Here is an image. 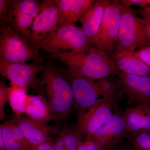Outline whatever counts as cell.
I'll use <instances>...</instances> for the list:
<instances>
[{
	"label": "cell",
	"instance_id": "obj_1",
	"mask_svg": "<svg viewBox=\"0 0 150 150\" xmlns=\"http://www.w3.org/2000/svg\"><path fill=\"white\" fill-rule=\"evenodd\" d=\"M51 55L66 65L68 74L72 76L99 80L119 72L110 56L96 46L76 54L60 52Z\"/></svg>",
	"mask_w": 150,
	"mask_h": 150
},
{
	"label": "cell",
	"instance_id": "obj_2",
	"mask_svg": "<svg viewBox=\"0 0 150 150\" xmlns=\"http://www.w3.org/2000/svg\"><path fill=\"white\" fill-rule=\"evenodd\" d=\"M55 120L68 117L74 100L70 83L55 67H46L39 81Z\"/></svg>",
	"mask_w": 150,
	"mask_h": 150
},
{
	"label": "cell",
	"instance_id": "obj_3",
	"mask_svg": "<svg viewBox=\"0 0 150 150\" xmlns=\"http://www.w3.org/2000/svg\"><path fill=\"white\" fill-rule=\"evenodd\" d=\"M120 9V26L114 48L134 52L137 48L150 46L144 19L139 17L131 7L121 3Z\"/></svg>",
	"mask_w": 150,
	"mask_h": 150
},
{
	"label": "cell",
	"instance_id": "obj_4",
	"mask_svg": "<svg viewBox=\"0 0 150 150\" xmlns=\"http://www.w3.org/2000/svg\"><path fill=\"white\" fill-rule=\"evenodd\" d=\"M91 47L81 27L69 24L57 26L40 49L51 55L60 52L68 53V51L69 54H74Z\"/></svg>",
	"mask_w": 150,
	"mask_h": 150
},
{
	"label": "cell",
	"instance_id": "obj_5",
	"mask_svg": "<svg viewBox=\"0 0 150 150\" xmlns=\"http://www.w3.org/2000/svg\"><path fill=\"white\" fill-rule=\"evenodd\" d=\"M1 59L12 63L32 61L39 64L42 62L38 49L30 46L12 28L7 24L1 25Z\"/></svg>",
	"mask_w": 150,
	"mask_h": 150
},
{
	"label": "cell",
	"instance_id": "obj_6",
	"mask_svg": "<svg viewBox=\"0 0 150 150\" xmlns=\"http://www.w3.org/2000/svg\"><path fill=\"white\" fill-rule=\"evenodd\" d=\"M121 91L115 95L100 98L78 121L76 129L86 139L95 133L112 115V110L123 97Z\"/></svg>",
	"mask_w": 150,
	"mask_h": 150
},
{
	"label": "cell",
	"instance_id": "obj_7",
	"mask_svg": "<svg viewBox=\"0 0 150 150\" xmlns=\"http://www.w3.org/2000/svg\"><path fill=\"white\" fill-rule=\"evenodd\" d=\"M121 16L119 1H109L105 9L95 43L100 51L109 56L118 38Z\"/></svg>",
	"mask_w": 150,
	"mask_h": 150
},
{
	"label": "cell",
	"instance_id": "obj_8",
	"mask_svg": "<svg viewBox=\"0 0 150 150\" xmlns=\"http://www.w3.org/2000/svg\"><path fill=\"white\" fill-rule=\"evenodd\" d=\"M40 10V3L38 1L12 0L5 24L28 42L33 23Z\"/></svg>",
	"mask_w": 150,
	"mask_h": 150
},
{
	"label": "cell",
	"instance_id": "obj_9",
	"mask_svg": "<svg viewBox=\"0 0 150 150\" xmlns=\"http://www.w3.org/2000/svg\"><path fill=\"white\" fill-rule=\"evenodd\" d=\"M59 22L58 10L53 0L40 2V10L33 23L29 44L40 49V46L52 33Z\"/></svg>",
	"mask_w": 150,
	"mask_h": 150
},
{
	"label": "cell",
	"instance_id": "obj_10",
	"mask_svg": "<svg viewBox=\"0 0 150 150\" xmlns=\"http://www.w3.org/2000/svg\"><path fill=\"white\" fill-rule=\"evenodd\" d=\"M45 66L35 64L12 63L0 59V74L7 79L11 84L28 90L30 87L38 83V75L43 72Z\"/></svg>",
	"mask_w": 150,
	"mask_h": 150
},
{
	"label": "cell",
	"instance_id": "obj_11",
	"mask_svg": "<svg viewBox=\"0 0 150 150\" xmlns=\"http://www.w3.org/2000/svg\"><path fill=\"white\" fill-rule=\"evenodd\" d=\"M69 75L74 100L78 111V121L96 103L100 96L96 81L82 76Z\"/></svg>",
	"mask_w": 150,
	"mask_h": 150
},
{
	"label": "cell",
	"instance_id": "obj_12",
	"mask_svg": "<svg viewBox=\"0 0 150 150\" xmlns=\"http://www.w3.org/2000/svg\"><path fill=\"white\" fill-rule=\"evenodd\" d=\"M121 92L129 98V103L139 105L150 103V76H142L119 72L117 75Z\"/></svg>",
	"mask_w": 150,
	"mask_h": 150
},
{
	"label": "cell",
	"instance_id": "obj_13",
	"mask_svg": "<svg viewBox=\"0 0 150 150\" xmlns=\"http://www.w3.org/2000/svg\"><path fill=\"white\" fill-rule=\"evenodd\" d=\"M127 133L123 113L113 112L112 115L90 138L101 150L110 147L119 142Z\"/></svg>",
	"mask_w": 150,
	"mask_h": 150
},
{
	"label": "cell",
	"instance_id": "obj_14",
	"mask_svg": "<svg viewBox=\"0 0 150 150\" xmlns=\"http://www.w3.org/2000/svg\"><path fill=\"white\" fill-rule=\"evenodd\" d=\"M12 119L21 129L24 136L31 145H37L52 143L51 138L53 134L59 133V130L52 126L34 120L28 116L14 115Z\"/></svg>",
	"mask_w": 150,
	"mask_h": 150
},
{
	"label": "cell",
	"instance_id": "obj_15",
	"mask_svg": "<svg viewBox=\"0 0 150 150\" xmlns=\"http://www.w3.org/2000/svg\"><path fill=\"white\" fill-rule=\"evenodd\" d=\"M110 59L119 72L142 76H150V68L135 54V52L113 48Z\"/></svg>",
	"mask_w": 150,
	"mask_h": 150
},
{
	"label": "cell",
	"instance_id": "obj_16",
	"mask_svg": "<svg viewBox=\"0 0 150 150\" xmlns=\"http://www.w3.org/2000/svg\"><path fill=\"white\" fill-rule=\"evenodd\" d=\"M108 0H98L84 13L79 22L91 46H95L96 40L105 9Z\"/></svg>",
	"mask_w": 150,
	"mask_h": 150
},
{
	"label": "cell",
	"instance_id": "obj_17",
	"mask_svg": "<svg viewBox=\"0 0 150 150\" xmlns=\"http://www.w3.org/2000/svg\"><path fill=\"white\" fill-rule=\"evenodd\" d=\"M59 16L58 26L75 24L95 0H53Z\"/></svg>",
	"mask_w": 150,
	"mask_h": 150
},
{
	"label": "cell",
	"instance_id": "obj_18",
	"mask_svg": "<svg viewBox=\"0 0 150 150\" xmlns=\"http://www.w3.org/2000/svg\"><path fill=\"white\" fill-rule=\"evenodd\" d=\"M127 133L150 131V103L128 108L123 112Z\"/></svg>",
	"mask_w": 150,
	"mask_h": 150
},
{
	"label": "cell",
	"instance_id": "obj_19",
	"mask_svg": "<svg viewBox=\"0 0 150 150\" xmlns=\"http://www.w3.org/2000/svg\"><path fill=\"white\" fill-rule=\"evenodd\" d=\"M25 108L27 116L41 123H46L51 120H55L47 100L42 96L27 94Z\"/></svg>",
	"mask_w": 150,
	"mask_h": 150
},
{
	"label": "cell",
	"instance_id": "obj_20",
	"mask_svg": "<svg viewBox=\"0 0 150 150\" xmlns=\"http://www.w3.org/2000/svg\"><path fill=\"white\" fill-rule=\"evenodd\" d=\"M58 134L52 142L55 150H78L82 136L76 129L65 126Z\"/></svg>",
	"mask_w": 150,
	"mask_h": 150
},
{
	"label": "cell",
	"instance_id": "obj_21",
	"mask_svg": "<svg viewBox=\"0 0 150 150\" xmlns=\"http://www.w3.org/2000/svg\"><path fill=\"white\" fill-rule=\"evenodd\" d=\"M27 95L26 90L11 84L8 90V102L16 116H21L25 113V103Z\"/></svg>",
	"mask_w": 150,
	"mask_h": 150
},
{
	"label": "cell",
	"instance_id": "obj_22",
	"mask_svg": "<svg viewBox=\"0 0 150 150\" xmlns=\"http://www.w3.org/2000/svg\"><path fill=\"white\" fill-rule=\"evenodd\" d=\"M113 76L96 81L100 93L103 98L115 95L121 91V85L119 79L118 77L117 79H114L112 77Z\"/></svg>",
	"mask_w": 150,
	"mask_h": 150
},
{
	"label": "cell",
	"instance_id": "obj_23",
	"mask_svg": "<svg viewBox=\"0 0 150 150\" xmlns=\"http://www.w3.org/2000/svg\"><path fill=\"white\" fill-rule=\"evenodd\" d=\"M0 130L4 136L6 150H24L14 137L8 121L1 124Z\"/></svg>",
	"mask_w": 150,
	"mask_h": 150
},
{
	"label": "cell",
	"instance_id": "obj_24",
	"mask_svg": "<svg viewBox=\"0 0 150 150\" xmlns=\"http://www.w3.org/2000/svg\"><path fill=\"white\" fill-rule=\"evenodd\" d=\"M132 143L137 150H150V131H142L133 135Z\"/></svg>",
	"mask_w": 150,
	"mask_h": 150
},
{
	"label": "cell",
	"instance_id": "obj_25",
	"mask_svg": "<svg viewBox=\"0 0 150 150\" xmlns=\"http://www.w3.org/2000/svg\"><path fill=\"white\" fill-rule=\"evenodd\" d=\"M8 121L15 139L21 145L24 150H27L31 144L26 139L21 129L14 121L12 119Z\"/></svg>",
	"mask_w": 150,
	"mask_h": 150
},
{
	"label": "cell",
	"instance_id": "obj_26",
	"mask_svg": "<svg viewBox=\"0 0 150 150\" xmlns=\"http://www.w3.org/2000/svg\"><path fill=\"white\" fill-rule=\"evenodd\" d=\"M9 88L4 81L0 83V120H4L5 117V108L6 104L8 102Z\"/></svg>",
	"mask_w": 150,
	"mask_h": 150
},
{
	"label": "cell",
	"instance_id": "obj_27",
	"mask_svg": "<svg viewBox=\"0 0 150 150\" xmlns=\"http://www.w3.org/2000/svg\"><path fill=\"white\" fill-rule=\"evenodd\" d=\"M136 56L150 68V46H145L135 52Z\"/></svg>",
	"mask_w": 150,
	"mask_h": 150
},
{
	"label": "cell",
	"instance_id": "obj_28",
	"mask_svg": "<svg viewBox=\"0 0 150 150\" xmlns=\"http://www.w3.org/2000/svg\"><path fill=\"white\" fill-rule=\"evenodd\" d=\"M12 0H0V21L1 25L5 24L10 7Z\"/></svg>",
	"mask_w": 150,
	"mask_h": 150
},
{
	"label": "cell",
	"instance_id": "obj_29",
	"mask_svg": "<svg viewBox=\"0 0 150 150\" xmlns=\"http://www.w3.org/2000/svg\"><path fill=\"white\" fill-rule=\"evenodd\" d=\"M78 150H101L99 147L89 139H86L82 141L79 146Z\"/></svg>",
	"mask_w": 150,
	"mask_h": 150
},
{
	"label": "cell",
	"instance_id": "obj_30",
	"mask_svg": "<svg viewBox=\"0 0 150 150\" xmlns=\"http://www.w3.org/2000/svg\"><path fill=\"white\" fill-rule=\"evenodd\" d=\"M137 13L142 16L144 19L146 23V28L147 31L148 36L149 40L150 46V14L144 8L142 9L139 10L137 12Z\"/></svg>",
	"mask_w": 150,
	"mask_h": 150
},
{
	"label": "cell",
	"instance_id": "obj_31",
	"mask_svg": "<svg viewBox=\"0 0 150 150\" xmlns=\"http://www.w3.org/2000/svg\"><path fill=\"white\" fill-rule=\"evenodd\" d=\"M121 4L124 5L131 7L138 6L141 7H144L148 5L147 0H121L119 1Z\"/></svg>",
	"mask_w": 150,
	"mask_h": 150
},
{
	"label": "cell",
	"instance_id": "obj_32",
	"mask_svg": "<svg viewBox=\"0 0 150 150\" xmlns=\"http://www.w3.org/2000/svg\"><path fill=\"white\" fill-rule=\"evenodd\" d=\"M27 150H55L51 142H47L40 144L31 145Z\"/></svg>",
	"mask_w": 150,
	"mask_h": 150
},
{
	"label": "cell",
	"instance_id": "obj_33",
	"mask_svg": "<svg viewBox=\"0 0 150 150\" xmlns=\"http://www.w3.org/2000/svg\"><path fill=\"white\" fill-rule=\"evenodd\" d=\"M0 150H6L4 139L1 131L0 130Z\"/></svg>",
	"mask_w": 150,
	"mask_h": 150
},
{
	"label": "cell",
	"instance_id": "obj_34",
	"mask_svg": "<svg viewBox=\"0 0 150 150\" xmlns=\"http://www.w3.org/2000/svg\"><path fill=\"white\" fill-rule=\"evenodd\" d=\"M144 8L150 14V8L147 7H145Z\"/></svg>",
	"mask_w": 150,
	"mask_h": 150
},
{
	"label": "cell",
	"instance_id": "obj_35",
	"mask_svg": "<svg viewBox=\"0 0 150 150\" xmlns=\"http://www.w3.org/2000/svg\"><path fill=\"white\" fill-rule=\"evenodd\" d=\"M148 5H149V7L150 8V0H147Z\"/></svg>",
	"mask_w": 150,
	"mask_h": 150
}]
</instances>
